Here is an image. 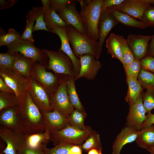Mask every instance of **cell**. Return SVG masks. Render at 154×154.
I'll use <instances>...</instances> for the list:
<instances>
[{"label":"cell","instance_id":"8fae6325","mask_svg":"<svg viewBox=\"0 0 154 154\" xmlns=\"http://www.w3.org/2000/svg\"><path fill=\"white\" fill-rule=\"evenodd\" d=\"M29 79L28 90L34 103L42 113L53 110L50 96L47 91L31 77Z\"/></svg>","mask_w":154,"mask_h":154},{"label":"cell","instance_id":"d4e9b609","mask_svg":"<svg viewBox=\"0 0 154 154\" xmlns=\"http://www.w3.org/2000/svg\"><path fill=\"white\" fill-rule=\"evenodd\" d=\"M44 12L42 7H35L29 11L26 16L27 20L35 21L33 32L39 30H44L51 32L46 27L44 21Z\"/></svg>","mask_w":154,"mask_h":154},{"label":"cell","instance_id":"ee69618b","mask_svg":"<svg viewBox=\"0 0 154 154\" xmlns=\"http://www.w3.org/2000/svg\"><path fill=\"white\" fill-rule=\"evenodd\" d=\"M44 148H34L24 145L18 151L17 154H46Z\"/></svg>","mask_w":154,"mask_h":154},{"label":"cell","instance_id":"816d5d0a","mask_svg":"<svg viewBox=\"0 0 154 154\" xmlns=\"http://www.w3.org/2000/svg\"><path fill=\"white\" fill-rule=\"evenodd\" d=\"M42 9L44 12L50 9V0H41Z\"/></svg>","mask_w":154,"mask_h":154},{"label":"cell","instance_id":"e0dca14e","mask_svg":"<svg viewBox=\"0 0 154 154\" xmlns=\"http://www.w3.org/2000/svg\"><path fill=\"white\" fill-rule=\"evenodd\" d=\"M150 6L144 0H125L121 4L112 7L134 18L142 21L145 11Z\"/></svg>","mask_w":154,"mask_h":154},{"label":"cell","instance_id":"e575fe53","mask_svg":"<svg viewBox=\"0 0 154 154\" xmlns=\"http://www.w3.org/2000/svg\"><path fill=\"white\" fill-rule=\"evenodd\" d=\"M20 33L13 29H10L7 33L0 36V46H7L20 38Z\"/></svg>","mask_w":154,"mask_h":154},{"label":"cell","instance_id":"11a10c76","mask_svg":"<svg viewBox=\"0 0 154 154\" xmlns=\"http://www.w3.org/2000/svg\"><path fill=\"white\" fill-rule=\"evenodd\" d=\"M150 154H154V145L150 148L146 149Z\"/></svg>","mask_w":154,"mask_h":154},{"label":"cell","instance_id":"1f68e13d","mask_svg":"<svg viewBox=\"0 0 154 154\" xmlns=\"http://www.w3.org/2000/svg\"><path fill=\"white\" fill-rule=\"evenodd\" d=\"M86 114L85 112L74 109L69 117L68 124L70 123V125L81 129H87L88 128L85 126L84 123Z\"/></svg>","mask_w":154,"mask_h":154},{"label":"cell","instance_id":"bcb514c9","mask_svg":"<svg viewBox=\"0 0 154 154\" xmlns=\"http://www.w3.org/2000/svg\"><path fill=\"white\" fill-rule=\"evenodd\" d=\"M125 0H104L102 3V11L107 8L119 5L123 3Z\"/></svg>","mask_w":154,"mask_h":154},{"label":"cell","instance_id":"f1b7e54d","mask_svg":"<svg viewBox=\"0 0 154 154\" xmlns=\"http://www.w3.org/2000/svg\"><path fill=\"white\" fill-rule=\"evenodd\" d=\"M106 45L108 52L112 57L119 60L122 64L120 44L116 35L111 33L106 40Z\"/></svg>","mask_w":154,"mask_h":154},{"label":"cell","instance_id":"60d3db41","mask_svg":"<svg viewBox=\"0 0 154 154\" xmlns=\"http://www.w3.org/2000/svg\"><path fill=\"white\" fill-rule=\"evenodd\" d=\"M35 21L27 20L26 25L23 34L21 35L20 38L34 43V40L32 35Z\"/></svg>","mask_w":154,"mask_h":154},{"label":"cell","instance_id":"f907efd6","mask_svg":"<svg viewBox=\"0 0 154 154\" xmlns=\"http://www.w3.org/2000/svg\"><path fill=\"white\" fill-rule=\"evenodd\" d=\"M69 154H82L81 147L74 145L70 149Z\"/></svg>","mask_w":154,"mask_h":154},{"label":"cell","instance_id":"603a6c76","mask_svg":"<svg viewBox=\"0 0 154 154\" xmlns=\"http://www.w3.org/2000/svg\"><path fill=\"white\" fill-rule=\"evenodd\" d=\"M107 9L115 20L125 26L142 29H144L147 27L142 22L112 7Z\"/></svg>","mask_w":154,"mask_h":154},{"label":"cell","instance_id":"d6986e66","mask_svg":"<svg viewBox=\"0 0 154 154\" xmlns=\"http://www.w3.org/2000/svg\"><path fill=\"white\" fill-rule=\"evenodd\" d=\"M151 37L135 34L127 36V43L136 59L140 60L145 56Z\"/></svg>","mask_w":154,"mask_h":154},{"label":"cell","instance_id":"836d02e7","mask_svg":"<svg viewBox=\"0 0 154 154\" xmlns=\"http://www.w3.org/2000/svg\"><path fill=\"white\" fill-rule=\"evenodd\" d=\"M19 105L15 95L4 92H0V111L4 109Z\"/></svg>","mask_w":154,"mask_h":154},{"label":"cell","instance_id":"b9f144b4","mask_svg":"<svg viewBox=\"0 0 154 154\" xmlns=\"http://www.w3.org/2000/svg\"><path fill=\"white\" fill-rule=\"evenodd\" d=\"M141 21L147 26H154V7H149L145 10Z\"/></svg>","mask_w":154,"mask_h":154},{"label":"cell","instance_id":"f5cc1de1","mask_svg":"<svg viewBox=\"0 0 154 154\" xmlns=\"http://www.w3.org/2000/svg\"><path fill=\"white\" fill-rule=\"evenodd\" d=\"M151 41L148 46L149 52L154 56V35L151 37Z\"/></svg>","mask_w":154,"mask_h":154},{"label":"cell","instance_id":"8d00e7d4","mask_svg":"<svg viewBox=\"0 0 154 154\" xmlns=\"http://www.w3.org/2000/svg\"><path fill=\"white\" fill-rule=\"evenodd\" d=\"M124 68L127 78L137 80L141 68L140 60L135 59Z\"/></svg>","mask_w":154,"mask_h":154},{"label":"cell","instance_id":"db71d44e","mask_svg":"<svg viewBox=\"0 0 154 154\" xmlns=\"http://www.w3.org/2000/svg\"><path fill=\"white\" fill-rule=\"evenodd\" d=\"M101 151H102V150L92 149L88 151V154H99Z\"/></svg>","mask_w":154,"mask_h":154},{"label":"cell","instance_id":"7a4b0ae2","mask_svg":"<svg viewBox=\"0 0 154 154\" xmlns=\"http://www.w3.org/2000/svg\"><path fill=\"white\" fill-rule=\"evenodd\" d=\"M104 0H77L80 5L79 12L86 30V34L98 41L99 24Z\"/></svg>","mask_w":154,"mask_h":154},{"label":"cell","instance_id":"d6a6232c","mask_svg":"<svg viewBox=\"0 0 154 154\" xmlns=\"http://www.w3.org/2000/svg\"><path fill=\"white\" fill-rule=\"evenodd\" d=\"M137 80L142 88L154 89V73L141 68Z\"/></svg>","mask_w":154,"mask_h":154},{"label":"cell","instance_id":"4316f807","mask_svg":"<svg viewBox=\"0 0 154 154\" xmlns=\"http://www.w3.org/2000/svg\"><path fill=\"white\" fill-rule=\"evenodd\" d=\"M141 130L135 141L139 147L146 150L154 145V125Z\"/></svg>","mask_w":154,"mask_h":154},{"label":"cell","instance_id":"4dcf8cb0","mask_svg":"<svg viewBox=\"0 0 154 154\" xmlns=\"http://www.w3.org/2000/svg\"><path fill=\"white\" fill-rule=\"evenodd\" d=\"M120 45L124 67L134 60L135 58L132 52L128 45L126 39L122 36L116 35Z\"/></svg>","mask_w":154,"mask_h":154},{"label":"cell","instance_id":"7c38bea8","mask_svg":"<svg viewBox=\"0 0 154 154\" xmlns=\"http://www.w3.org/2000/svg\"><path fill=\"white\" fill-rule=\"evenodd\" d=\"M0 111L1 125L25 134L19 105L4 109Z\"/></svg>","mask_w":154,"mask_h":154},{"label":"cell","instance_id":"7402d4cb","mask_svg":"<svg viewBox=\"0 0 154 154\" xmlns=\"http://www.w3.org/2000/svg\"><path fill=\"white\" fill-rule=\"evenodd\" d=\"M12 54L14 56L15 59L11 69L26 78H30L33 65L36 62L18 52Z\"/></svg>","mask_w":154,"mask_h":154},{"label":"cell","instance_id":"5bb4252c","mask_svg":"<svg viewBox=\"0 0 154 154\" xmlns=\"http://www.w3.org/2000/svg\"><path fill=\"white\" fill-rule=\"evenodd\" d=\"M141 94L135 103L129 105L126 126L132 127L138 131L141 130L142 124L147 117L146 111L143 102Z\"/></svg>","mask_w":154,"mask_h":154},{"label":"cell","instance_id":"52a82bcc","mask_svg":"<svg viewBox=\"0 0 154 154\" xmlns=\"http://www.w3.org/2000/svg\"><path fill=\"white\" fill-rule=\"evenodd\" d=\"M47 68L37 62H35L32 67L31 77L42 86L50 96L57 90L60 84V76L59 74L47 71Z\"/></svg>","mask_w":154,"mask_h":154},{"label":"cell","instance_id":"4fadbf2b","mask_svg":"<svg viewBox=\"0 0 154 154\" xmlns=\"http://www.w3.org/2000/svg\"><path fill=\"white\" fill-rule=\"evenodd\" d=\"M56 13L68 25H71L81 33L86 34L82 19L76 8L75 1L70 0L62 9Z\"/></svg>","mask_w":154,"mask_h":154},{"label":"cell","instance_id":"cb8c5ba5","mask_svg":"<svg viewBox=\"0 0 154 154\" xmlns=\"http://www.w3.org/2000/svg\"><path fill=\"white\" fill-rule=\"evenodd\" d=\"M50 138V132L47 131L31 134H25L24 145L32 148H44L46 147Z\"/></svg>","mask_w":154,"mask_h":154},{"label":"cell","instance_id":"9f6ffc18","mask_svg":"<svg viewBox=\"0 0 154 154\" xmlns=\"http://www.w3.org/2000/svg\"><path fill=\"white\" fill-rule=\"evenodd\" d=\"M144 1L147 3L149 4L154 5V0H144Z\"/></svg>","mask_w":154,"mask_h":154},{"label":"cell","instance_id":"d590c367","mask_svg":"<svg viewBox=\"0 0 154 154\" xmlns=\"http://www.w3.org/2000/svg\"><path fill=\"white\" fill-rule=\"evenodd\" d=\"M81 147L86 151H88L92 149L102 150L99 135L97 134H91Z\"/></svg>","mask_w":154,"mask_h":154},{"label":"cell","instance_id":"30bf717a","mask_svg":"<svg viewBox=\"0 0 154 154\" xmlns=\"http://www.w3.org/2000/svg\"><path fill=\"white\" fill-rule=\"evenodd\" d=\"M0 137L7 144L0 154H17L18 151L24 145L25 134L1 125Z\"/></svg>","mask_w":154,"mask_h":154},{"label":"cell","instance_id":"8992f818","mask_svg":"<svg viewBox=\"0 0 154 154\" xmlns=\"http://www.w3.org/2000/svg\"><path fill=\"white\" fill-rule=\"evenodd\" d=\"M49 59L47 68L54 73L76 78L73 63L70 57L59 48L57 51L42 49Z\"/></svg>","mask_w":154,"mask_h":154},{"label":"cell","instance_id":"f6af8a7d","mask_svg":"<svg viewBox=\"0 0 154 154\" xmlns=\"http://www.w3.org/2000/svg\"><path fill=\"white\" fill-rule=\"evenodd\" d=\"M70 0H51L50 8L56 12L62 9Z\"/></svg>","mask_w":154,"mask_h":154},{"label":"cell","instance_id":"2e32d148","mask_svg":"<svg viewBox=\"0 0 154 154\" xmlns=\"http://www.w3.org/2000/svg\"><path fill=\"white\" fill-rule=\"evenodd\" d=\"M118 23L113 17L107 9L101 11L98 40V58L101 55L102 46L107 36Z\"/></svg>","mask_w":154,"mask_h":154},{"label":"cell","instance_id":"f546056e","mask_svg":"<svg viewBox=\"0 0 154 154\" xmlns=\"http://www.w3.org/2000/svg\"><path fill=\"white\" fill-rule=\"evenodd\" d=\"M44 21L46 28L50 31L54 27L66 29L68 26L55 11L51 8L44 12Z\"/></svg>","mask_w":154,"mask_h":154},{"label":"cell","instance_id":"9c48e42d","mask_svg":"<svg viewBox=\"0 0 154 154\" xmlns=\"http://www.w3.org/2000/svg\"><path fill=\"white\" fill-rule=\"evenodd\" d=\"M0 76L14 92L19 105L26 97L29 84V78H26L11 68L0 71Z\"/></svg>","mask_w":154,"mask_h":154},{"label":"cell","instance_id":"5b68a950","mask_svg":"<svg viewBox=\"0 0 154 154\" xmlns=\"http://www.w3.org/2000/svg\"><path fill=\"white\" fill-rule=\"evenodd\" d=\"M7 47L8 52L12 54L18 52L47 68L49 62L47 55L42 50L35 46L33 42L20 38Z\"/></svg>","mask_w":154,"mask_h":154},{"label":"cell","instance_id":"83f0119b","mask_svg":"<svg viewBox=\"0 0 154 154\" xmlns=\"http://www.w3.org/2000/svg\"><path fill=\"white\" fill-rule=\"evenodd\" d=\"M75 78L68 76L67 90L68 95L72 104L75 109L82 112H85L77 93L75 85Z\"/></svg>","mask_w":154,"mask_h":154},{"label":"cell","instance_id":"c3c4849f","mask_svg":"<svg viewBox=\"0 0 154 154\" xmlns=\"http://www.w3.org/2000/svg\"><path fill=\"white\" fill-rule=\"evenodd\" d=\"M0 92L8 93L15 95L13 91L5 82L4 79L0 77Z\"/></svg>","mask_w":154,"mask_h":154},{"label":"cell","instance_id":"74e56055","mask_svg":"<svg viewBox=\"0 0 154 154\" xmlns=\"http://www.w3.org/2000/svg\"><path fill=\"white\" fill-rule=\"evenodd\" d=\"M74 145L67 143H62L50 149L45 147L44 149L46 154H69L70 149Z\"/></svg>","mask_w":154,"mask_h":154},{"label":"cell","instance_id":"ab89813d","mask_svg":"<svg viewBox=\"0 0 154 154\" xmlns=\"http://www.w3.org/2000/svg\"><path fill=\"white\" fill-rule=\"evenodd\" d=\"M15 59L14 56L7 52L0 53V71L11 68Z\"/></svg>","mask_w":154,"mask_h":154},{"label":"cell","instance_id":"6f0895ef","mask_svg":"<svg viewBox=\"0 0 154 154\" xmlns=\"http://www.w3.org/2000/svg\"><path fill=\"white\" fill-rule=\"evenodd\" d=\"M99 154H102V151H100Z\"/></svg>","mask_w":154,"mask_h":154},{"label":"cell","instance_id":"9a60e30c","mask_svg":"<svg viewBox=\"0 0 154 154\" xmlns=\"http://www.w3.org/2000/svg\"><path fill=\"white\" fill-rule=\"evenodd\" d=\"M79 58L80 62V70L75 80L81 78L88 80L94 79L102 67L100 62L94 56L90 54H84Z\"/></svg>","mask_w":154,"mask_h":154},{"label":"cell","instance_id":"681fc988","mask_svg":"<svg viewBox=\"0 0 154 154\" xmlns=\"http://www.w3.org/2000/svg\"><path fill=\"white\" fill-rule=\"evenodd\" d=\"M17 1V0H0V9H4L11 7Z\"/></svg>","mask_w":154,"mask_h":154},{"label":"cell","instance_id":"6da1fadb","mask_svg":"<svg viewBox=\"0 0 154 154\" xmlns=\"http://www.w3.org/2000/svg\"><path fill=\"white\" fill-rule=\"evenodd\" d=\"M19 106L25 134L44 132L45 123L43 113L33 102L28 90L24 100Z\"/></svg>","mask_w":154,"mask_h":154},{"label":"cell","instance_id":"ac0fdd59","mask_svg":"<svg viewBox=\"0 0 154 154\" xmlns=\"http://www.w3.org/2000/svg\"><path fill=\"white\" fill-rule=\"evenodd\" d=\"M50 31L52 33L57 34L60 38L61 46L59 48L71 59L73 64L76 78L80 70V60L79 58H77L75 56L70 46L67 35L66 29L54 27L51 28Z\"/></svg>","mask_w":154,"mask_h":154},{"label":"cell","instance_id":"44dd1931","mask_svg":"<svg viewBox=\"0 0 154 154\" xmlns=\"http://www.w3.org/2000/svg\"><path fill=\"white\" fill-rule=\"evenodd\" d=\"M141 130L138 131L127 126L123 127L117 135L112 147V154H120L126 144L135 141Z\"/></svg>","mask_w":154,"mask_h":154},{"label":"cell","instance_id":"7bdbcfd3","mask_svg":"<svg viewBox=\"0 0 154 154\" xmlns=\"http://www.w3.org/2000/svg\"><path fill=\"white\" fill-rule=\"evenodd\" d=\"M141 68L154 73V58L147 56L140 60Z\"/></svg>","mask_w":154,"mask_h":154},{"label":"cell","instance_id":"277c9868","mask_svg":"<svg viewBox=\"0 0 154 154\" xmlns=\"http://www.w3.org/2000/svg\"><path fill=\"white\" fill-rule=\"evenodd\" d=\"M92 133L90 129H81L69 124L60 130L50 132V140L55 146L62 143L72 144H80Z\"/></svg>","mask_w":154,"mask_h":154},{"label":"cell","instance_id":"f35d334b","mask_svg":"<svg viewBox=\"0 0 154 154\" xmlns=\"http://www.w3.org/2000/svg\"><path fill=\"white\" fill-rule=\"evenodd\" d=\"M143 102L146 113L154 109V89H148L143 96Z\"/></svg>","mask_w":154,"mask_h":154},{"label":"cell","instance_id":"ba28073f","mask_svg":"<svg viewBox=\"0 0 154 154\" xmlns=\"http://www.w3.org/2000/svg\"><path fill=\"white\" fill-rule=\"evenodd\" d=\"M60 82L59 86L53 94L50 95L53 110H56L66 117H69L74 110L70 100L67 90L68 76L60 74Z\"/></svg>","mask_w":154,"mask_h":154},{"label":"cell","instance_id":"7dc6e473","mask_svg":"<svg viewBox=\"0 0 154 154\" xmlns=\"http://www.w3.org/2000/svg\"><path fill=\"white\" fill-rule=\"evenodd\" d=\"M154 125V114L151 112L147 114L145 120L143 123L141 129L150 127Z\"/></svg>","mask_w":154,"mask_h":154},{"label":"cell","instance_id":"ffe728a7","mask_svg":"<svg viewBox=\"0 0 154 154\" xmlns=\"http://www.w3.org/2000/svg\"><path fill=\"white\" fill-rule=\"evenodd\" d=\"M42 113L44 119L45 131L50 132L63 129L68 124V117L56 110Z\"/></svg>","mask_w":154,"mask_h":154},{"label":"cell","instance_id":"3957f363","mask_svg":"<svg viewBox=\"0 0 154 154\" xmlns=\"http://www.w3.org/2000/svg\"><path fill=\"white\" fill-rule=\"evenodd\" d=\"M69 42L72 46L74 54L77 58L86 54L98 56V41L90 38L86 34L81 33L71 25L66 28Z\"/></svg>","mask_w":154,"mask_h":154},{"label":"cell","instance_id":"484cf974","mask_svg":"<svg viewBox=\"0 0 154 154\" xmlns=\"http://www.w3.org/2000/svg\"><path fill=\"white\" fill-rule=\"evenodd\" d=\"M127 82L128 89L125 99L130 105L135 103L142 94L143 89L137 80L127 78Z\"/></svg>","mask_w":154,"mask_h":154}]
</instances>
